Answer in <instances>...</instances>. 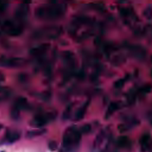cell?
<instances>
[{
  "mask_svg": "<svg viewBox=\"0 0 152 152\" xmlns=\"http://www.w3.org/2000/svg\"><path fill=\"white\" fill-rule=\"evenodd\" d=\"M1 152H5L4 151H1Z\"/></svg>",
  "mask_w": 152,
  "mask_h": 152,
  "instance_id": "cell-27",
  "label": "cell"
},
{
  "mask_svg": "<svg viewBox=\"0 0 152 152\" xmlns=\"http://www.w3.org/2000/svg\"><path fill=\"white\" fill-rule=\"evenodd\" d=\"M56 115L53 112L39 113L30 121V125L35 128H42L55 119Z\"/></svg>",
  "mask_w": 152,
  "mask_h": 152,
  "instance_id": "cell-3",
  "label": "cell"
},
{
  "mask_svg": "<svg viewBox=\"0 0 152 152\" xmlns=\"http://www.w3.org/2000/svg\"><path fill=\"white\" fill-rule=\"evenodd\" d=\"M116 144L121 148H128L131 145V142L127 136L122 135L118 138Z\"/></svg>",
  "mask_w": 152,
  "mask_h": 152,
  "instance_id": "cell-13",
  "label": "cell"
},
{
  "mask_svg": "<svg viewBox=\"0 0 152 152\" xmlns=\"http://www.w3.org/2000/svg\"><path fill=\"white\" fill-rule=\"evenodd\" d=\"M91 129V125L88 124H84V125H83L81 126L80 131L81 133V134H88V132H90Z\"/></svg>",
  "mask_w": 152,
  "mask_h": 152,
  "instance_id": "cell-21",
  "label": "cell"
},
{
  "mask_svg": "<svg viewBox=\"0 0 152 152\" xmlns=\"http://www.w3.org/2000/svg\"><path fill=\"white\" fill-rule=\"evenodd\" d=\"M47 130L46 129H36V130H32V131H29L27 132L26 136L27 137L31 138H34L37 136H40L42 135L45 134H46Z\"/></svg>",
  "mask_w": 152,
  "mask_h": 152,
  "instance_id": "cell-17",
  "label": "cell"
},
{
  "mask_svg": "<svg viewBox=\"0 0 152 152\" xmlns=\"http://www.w3.org/2000/svg\"><path fill=\"white\" fill-rule=\"evenodd\" d=\"M66 11V4L50 2L37 7L35 10L37 18L46 21H53L62 18Z\"/></svg>",
  "mask_w": 152,
  "mask_h": 152,
  "instance_id": "cell-1",
  "label": "cell"
},
{
  "mask_svg": "<svg viewBox=\"0 0 152 152\" xmlns=\"http://www.w3.org/2000/svg\"><path fill=\"white\" fill-rule=\"evenodd\" d=\"M151 136L149 133L142 134L140 138V143L141 144V150L142 152H146L150 148Z\"/></svg>",
  "mask_w": 152,
  "mask_h": 152,
  "instance_id": "cell-11",
  "label": "cell"
},
{
  "mask_svg": "<svg viewBox=\"0 0 152 152\" xmlns=\"http://www.w3.org/2000/svg\"><path fill=\"white\" fill-rule=\"evenodd\" d=\"M58 148V143L55 140H51L48 142V148L51 151L56 150Z\"/></svg>",
  "mask_w": 152,
  "mask_h": 152,
  "instance_id": "cell-22",
  "label": "cell"
},
{
  "mask_svg": "<svg viewBox=\"0 0 152 152\" xmlns=\"http://www.w3.org/2000/svg\"><path fill=\"white\" fill-rule=\"evenodd\" d=\"M128 50L132 56L139 59H142L146 55L145 49L139 45H129L128 46Z\"/></svg>",
  "mask_w": 152,
  "mask_h": 152,
  "instance_id": "cell-8",
  "label": "cell"
},
{
  "mask_svg": "<svg viewBox=\"0 0 152 152\" xmlns=\"http://www.w3.org/2000/svg\"><path fill=\"white\" fill-rule=\"evenodd\" d=\"M3 127V126H2V125H1V124H0V130L2 129V128Z\"/></svg>",
  "mask_w": 152,
  "mask_h": 152,
  "instance_id": "cell-26",
  "label": "cell"
},
{
  "mask_svg": "<svg viewBox=\"0 0 152 152\" xmlns=\"http://www.w3.org/2000/svg\"><path fill=\"white\" fill-rule=\"evenodd\" d=\"M137 124H138V121L133 120L126 124H122L119 125L118 126V130L121 132H124L131 129L134 126H135Z\"/></svg>",
  "mask_w": 152,
  "mask_h": 152,
  "instance_id": "cell-16",
  "label": "cell"
},
{
  "mask_svg": "<svg viewBox=\"0 0 152 152\" xmlns=\"http://www.w3.org/2000/svg\"><path fill=\"white\" fill-rule=\"evenodd\" d=\"M24 59L20 58H10L0 61V66L7 68H17L24 64Z\"/></svg>",
  "mask_w": 152,
  "mask_h": 152,
  "instance_id": "cell-7",
  "label": "cell"
},
{
  "mask_svg": "<svg viewBox=\"0 0 152 152\" xmlns=\"http://www.w3.org/2000/svg\"><path fill=\"white\" fill-rule=\"evenodd\" d=\"M144 16L148 20H151V5L149 4L143 11Z\"/></svg>",
  "mask_w": 152,
  "mask_h": 152,
  "instance_id": "cell-19",
  "label": "cell"
},
{
  "mask_svg": "<svg viewBox=\"0 0 152 152\" xmlns=\"http://www.w3.org/2000/svg\"><path fill=\"white\" fill-rule=\"evenodd\" d=\"M3 28L11 36H18L23 32V27L21 26L15 24L10 20H7L4 23Z\"/></svg>",
  "mask_w": 152,
  "mask_h": 152,
  "instance_id": "cell-6",
  "label": "cell"
},
{
  "mask_svg": "<svg viewBox=\"0 0 152 152\" xmlns=\"http://www.w3.org/2000/svg\"><path fill=\"white\" fill-rule=\"evenodd\" d=\"M61 33V28L56 26H46L37 30L34 35L37 39H52L56 38Z\"/></svg>",
  "mask_w": 152,
  "mask_h": 152,
  "instance_id": "cell-4",
  "label": "cell"
},
{
  "mask_svg": "<svg viewBox=\"0 0 152 152\" xmlns=\"http://www.w3.org/2000/svg\"><path fill=\"white\" fill-rule=\"evenodd\" d=\"M72 106L71 104L67 106V107L66 108V109L65 110L62 115V118L64 119H68L69 118L71 115V111L72 110Z\"/></svg>",
  "mask_w": 152,
  "mask_h": 152,
  "instance_id": "cell-20",
  "label": "cell"
},
{
  "mask_svg": "<svg viewBox=\"0 0 152 152\" xmlns=\"http://www.w3.org/2000/svg\"><path fill=\"white\" fill-rule=\"evenodd\" d=\"M50 48V45L48 43H42L30 49V54L36 58H39L44 56Z\"/></svg>",
  "mask_w": 152,
  "mask_h": 152,
  "instance_id": "cell-9",
  "label": "cell"
},
{
  "mask_svg": "<svg viewBox=\"0 0 152 152\" xmlns=\"http://www.w3.org/2000/svg\"><path fill=\"white\" fill-rule=\"evenodd\" d=\"M124 79H119L118 80H117L115 83H114V86L116 88H119L121 87H122L124 86Z\"/></svg>",
  "mask_w": 152,
  "mask_h": 152,
  "instance_id": "cell-23",
  "label": "cell"
},
{
  "mask_svg": "<svg viewBox=\"0 0 152 152\" xmlns=\"http://www.w3.org/2000/svg\"><path fill=\"white\" fill-rule=\"evenodd\" d=\"M105 132L104 131H102L100 132H99V134L97 135L94 142V146L95 147H99L102 143L105 136Z\"/></svg>",
  "mask_w": 152,
  "mask_h": 152,
  "instance_id": "cell-18",
  "label": "cell"
},
{
  "mask_svg": "<svg viewBox=\"0 0 152 152\" xmlns=\"http://www.w3.org/2000/svg\"><path fill=\"white\" fill-rule=\"evenodd\" d=\"M4 80V76L0 72V81H2Z\"/></svg>",
  "mask_w": 152,
  "mask_h": 152,
  "instance_id": "cell-25",
  "label": "cell"
},
{
  "mask_svg": "<svg viewBox=\"0 0 152 152\" xmlns=\"http://www.w3.org/2000/svg\"><path fill=\"white\" fill-rule=\"evenodd\" d=\"M81 140V133L77 126L73 125L68 128L62 137V144L59 152H70L78 147Z\"/></svg>",
  "mask_w": 152,
  "mask_h": 152,
  "instance_id": "cell-2",
  "label": "cell"
},
{
  "mask_svg": "<svg viewBox=\"0 0 152 152\" xmlns=\"http://www.w3.org/2000/svg\"><path fill=\"white\" fill-rule=\"evenodd\" d=\"M119 108V105L115 102H111L108 106L105 113L104 118L106 119H109Z\"/></svg>",
  "mask_w": 152,
  "mask_h": 152,
  "instance_id": "cell-15",
  "label": "cell"
},
{
  "mask_svg": "<svg viewBox=\"0 0 152 152\" xmlns=\"http://www.w3.org/2000/svg\"><path fill=\"white\" fill-rule=\"evenodd\" d=\"M29 11V5L28 2H24L20 4L16 8L15 15L17 20H23L25 19Z\"/></svg>",
  "mask_w": 152,
  "mask_h": 152,
  "instance_id": "cell-10",
  "label": "cell"
},
{
  "mask_svg": "<svg viewBox=\"0 0 152 152\" xmlns=\"http://www.w3.org/2000/svg\"><path fill=\"white\" fill-rule=\"evenodd\" d=\"M6 140L10 143L18 141L20 138V134L15 131H8L7 132L5 135Z\"/></svg>",
  "mask_w": 152,
  "mask_h": 152,
  "instance_id": "cell-14",
  "label": "cell"
},
{
  "mask_svg": "<svg viewBox=\"0 0 152 152\" xmlns=\"http://www.w3.org/2000/svg\"><path fill=\"white\" fill-rule=\"evenodd\" d=\"M28 106L27 100L26 97H20L15 102L11 109V116L13 119H18L20 116V112L21 110L26 109Z\"/></svg>",
  "mask_w": 152,
  "mask_h": 152,
  "instance_id": "cell-5",
  "label": "cell"
},
{
  "mask_svg": "<svg viewBox=\"0 0 152 152\" xmlns=\"http://www.w3.org/2000/svg\"><path fill=\"white\" fill-rule=\"evenodd\" d=\"M88 106H89V102L87 101L84 104H83L78 109L74 116L75 121H79L84 118Z\"/></svg>",
  "mask_w": 152,
  "mask_h": 152,
  "instance_id": "cell-12",
  "label": "cell"
},
{
  "mask_svg": "<svg viewBox=\"0 0 152 152\" xmlns=\"http://www.w3.org/2000/svg\"><path fill=\"white\" fill-rule=\"evenodd\" d=\"M8 5V4L7 2H1L0 1V13L3 12L4 11L6 10Z\"/></svg>",
  "mask_w": 152,
  "mask_h": 152,
  "instance_id": "cell-24",
  "label": "cell"
}]
</instances>
